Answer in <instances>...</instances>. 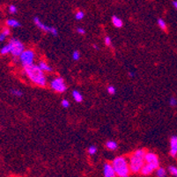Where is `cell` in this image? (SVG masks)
<instances>
[{
	"label": "cell",
	"instance_id": "obj_8",
	"mask_svg": "<svg viewBox=\"0 0 177 177\" xmlns=\"http://www.w3.org/2000/svg\"><path fill=\"white\" fill-rule=\"evenodd\" d=\"M145 162L152 165L155 169L160 166L159 157L157 156V154H155L154 152H146V155H145Z\"/></svg>",
	"mask_w": 177,
	"mask_h": 177
},
{
	"label": "cell",
	"instance_id": "obj_3",
	"mask_svg": "<svg viewBox=\"0 0 177 177\" xmlns=\"http://www.w3.org/2000/svg\"><path fill=\"white\" fill-rule=\"evenodd\" d=\"M112 165L114 166L116 175L119 177H127L130 176V170L129 161L123 156H118L112 161Z\"/></svg>",
	"mask_w": 177,
	"mask_h": 177
},
{
	"label": "cell",
	"instance_id": "obj_15",
	"mask_svg": "<svg viewBox=\"0 0 177 177\" xmlns=\"http://www.w3.org/2000/svg\"><path fill=\"white\" fill-rule=\"evenodd\" d=\"M6 25H7V27H12V28H17V27H20V23L18 20H14V19L7 20H6Z\"/></svg>",
	"mask_w": 177,
	"mask_h": 177
},
{
	"label": "cell",
	"instance_id": "obj_32",
	"mask_svg": "<svg viewBox=\"0 0 177 177\" xmlns=\"http://www.w3.org/2000/svg\"><path fill=\"white\" fill-rule=\"evenodd\" d=\"M6 37H7V36H6L4 33H2V32L0 33V41H4L6 39Z\"/></svg>",
	"mask_w": 177,
	"mask_h": 177
},
{
	"label": "cell",
	"instance_id": "obj_1",
	"mask_svg": "<svg viewBox=\"0 0 177 177\" xmlns=\"http://www.w3.org/2000/svg\"><path fill=\"white\" fill-rule=\"evenodd\" d=\"M24 71L32 83L41 87L46 86L47 79L45 76V72L39 67V65H35L34 64L32 65L24 67Z\"/></svg>",
	"mask_w": 177,
	"mask_h": 177
},
{
	"label": "cell",
	"instance_id": "obj_7",
	"mask_svg": "<svg viewBox=\"0 0 177 177\" xmlns=\"http://www.w3.org/2000/svg\"><path fill=\"white\" fill-rule=\"evenodd\" d=\"M33 20H34V25L38 27V28H40L41 30H42V31H44V32H46V33H50V34H51L54 35V36H57V35H58V31H57V29H56V27L45 25L44 23L41 22V20H40L38 17H34Z\"/></svg>",
	"mask_w": 177,
	"mask_h": 177
},
{
	"label": "cell",
	"instance_id": "obj_13",
	"mask_svg": "<svg viewBox=\"0 0 177 177\" xmlns=\"http://www.w3.org/2000/svg\"><path fill=\"white\" fill-rule=\"evenodd\" d=\"M112 23H113V25H114L115 27H117V28H120V27H122L123 26V20H122L119 17H117V16H116V15H114V16L112 17Z\"/></svg>",
	"mask_w": 177,
	"mask_h": 177
},
{
	"label": "cell",
	"instance_id": "obj_35",
	"mask_svg": "<svg viewBox=\"0 0 177 177\" xmlns=\"http://www.w3.org/2000/svg\"><path fill=\"white\" fill-rule=\"evenodd\" d=\"M94 49H96V50H99V48H98V46H97V45H95V44L94 45Z\"/></svg>",
	"mask_w": 177,
	"mask_h": 177
},
{
	"label": "cell",
	"instance_id": "obj_33",
	"mask_svg": "<svg viewBox=\"0 0 177 177\" xmlns=\"http://www.w3.org/2000/svg\"><path fill=\"white\" fill-rule=\"evenodd\" d=\"M173 5H174V7H175V8L177 10V0H176V1H173Z\"/></svg>",
	"mask_w": 177,
	"mask_h": 177
},
{
	"label": "cell",
	"instance_id": "obj_2",
	"mask_svg": "<svg viewBox=\"0 0 177 177\" xmlns=\"http://www.w3.org/2000/svg\"><path fill=\"white\" fill-rule=\"evenodd\" d=\"M146 150L143 148L136 149L132 155H130L129 159V166L130 173L132 174H138L141 171L142 166L145 164V155Z\"/></svg>",
	"mask_w": 177,
	"mask_h": 177
},
{
	"label": "cell",
	"instance_id": "obj_28",
	"mask_svg": "<svg viewBox=\"0 0 177 177\" xmlns=\"http://www.w3.org/2000/svg\"><path fill=\"white\" fill-rule=\"evenodd\" d=\"M61 106L64 108V109H68L69 107H70V102H69L67 100H63L62 101H61Z\"/></svg>",
	"mask_w": 177,
	"mask_h": 177
},
{
	"label": "cell",
	"instance_id": "obj_10",
	"mask_svg": "<svg viewBox=\"0 0 177 177\" xmlns=\"http://www.w3.org/2000/svg\"><path fill=\"white\" fill-rule=\"evenodd\" d=\"M170 154L174 158L177 156V136H173L170 139Z\"/></svg>",
	"mask_w": 177,
	"mask_h": 177
},
{
	"label": "cell",
	"instance_id": "obj_4",
	"mask_svg": "<svg viewBox=\"0 0 177 177\" xmlns=\"http://www.w3.org/2000/svg\"><path fill=\"white\" fill-rule=\"evenodd\" d=\"M19 57H20V61L22 66L27 67V66L34 64V62L35 59V53L32 50H25Z\"/></svg>",
	"mask_w": 177,
	"mask_h": 177
},
{
	"label": "cell",
	"instance_id": "obj_18",
	"mask_svg": "<svg viewBox=\"0 0 177 177\" xmlns=\"http://www.w3.org/2000/svg\"><path fill=\"white\" fill-rule=\"evenodd\" d=\"M157 23H158L159 27H160L161 30H163V31H166V30H167L166 23V21L164 20L163 19H159V20H157Z\"/></svg>",
	"mask_w": 177,
	"mask_h": 177
},
{
	"label": "cell",
	"instance_id": "obj_5",
	"mask_svg": "<svg viewBox=\"0 0 177 177\" xmlns=\"http://www.w3.org/2000/svg\"><path fill=\"white\" fill-rule=\"evenodd\" d=\"M11 47V53L14 57H19L20 54L25 50V45L17 38H12L9 42Z\"/></svg>",
	"mask_w": 177,
	"mask_h": 177
},
{
	"label": "cell",
	"instance_id": "obj_27",
	"mask_svg": "<svg viewBox=\"0 0 177 177\" xmlns=\"http://www.w3.org/2000/svg\"><path fill=\"white\" fill-rule=\"evenodd\" d=\"M169 104H170V106L171 107H176L177 105V100L176 97H171L170 98V100H169Z\"/></svg>",
	"mask_w": 177,
	"mask_h": 177
},
{
	"label": "cell",
	"instance_id": "obj_17",
	"mask_svg": "<svg viewBox=\"0 0 177 177\" xmlns=\"http://www.w3.org/2000/svg\"><path fill=\"white\" fill-rule=\"evenodd\" d=\"M11 53V47L10 44L7 43L6 45H4L1 50H0V54L1 55H7Z\"/></svg>",
	"mask_w": 177,
	"mask_h": 177
},
{
	"label": "cell",
	"instance_id": "obj_9",
	"mask_svg": "<svg viewBox=\"0 0 177 177\" xmlns=\"http://www.w3.org/2000/svg\"><path fill=\"white\" fill-rule=\"evenodd\" d=\"M103 176L105 177H115L116 176L114 166L112 163H107L104 164L103 166Z\"/></svg>",
	"mask_w": 177,
	"mask_h": 177
},
{
	"label": "cell",
	"instance_id": "obj_21",
	"mask_svg": "<svg viewBox=\"0 0 177 177\" xmlns=\"http://www.w3.org/2000/svg\"><path fill=\"white\" fill-rule=\"evenodd\" d=\"M97 151H98V149H97L95 146H90L87 149V152L89 153V155H94V154H96Z\"/></svg>",
	"mask_w": 177,
	"mask_h": 177
},
{
	"label": "cell",
	"instance_id": "obj_24",
	"mask_svg": "<svg viewBox=\"0 0 177 177\" xmlns=\"http://www.w3.org/2000/svg\"><path fill=\"white\" fill-rule=\"evenodd\" d=\"M8 10H9V13L11 14H17V12H18V8H17V6L14 5V4H11V5L9 6Z\"/></svg>",
	"mask_w": 177,
	"mask_h": 177
},
{
	"label": "cell",
	"instance_id": "obj_31",
	"mask_svg": "<svg viewBox=\"0 0 177 177\" xmlns=\"http://www.w3.org/2000/svg\"><path fill=\"white\" fill-rule=\"evenodd\" d=\"M77 33L80 34H86V30L82 27H78L77 28Z\"/></svg>",
	"mask_w": 177,
	"mask_h": 177
},
{
	"label": "cell",
	"instance_id": "obj_6",
	"mask_svg": "<svg viewBox=\"0 0 177 177\" xmlns=\"http://www.w3.org/2000/svg\"><path fill=\"white\" fill-rule=\"evenodd\" d=\"M50 88L59 94L64 93L67 90V86L64 82V80L61 77H56L50 82Z\"/></svg>",
	"mask_w": 177,
	"mask_h": 177
},
{
	"label": "cell",
	"instance_id": "obj_30",
	"mask_svg": "<svg viewBox=\"0 0 177 177\" xmlns=\"http://www.w3.org/2000/svg\"><path fill=\"white\" fill-rule=\"evenodd\" d=\"M2 33H4L6 36H9L10 34H11V30H10L9 27H5L2 29Z\"/></svg>",
	"mask_w": 177,
	"mask_h": 177
},
{
	"label": "cell",
	"instance_id": "obj_26",
	"mask_svg": "<svg viewBox=\"0 0 177 177\" xmlns=\"http://www.w3.org/2000/svg\"><path fill=\"white\" fill-rule=\"evenodd\" d=\"M80 51H78V50L73 51V53H72V59L75 60V61H78V60H80Z\"/></svg>",
	"mask_w": 177,
	"mask_h": 177
},
{
	"label": "cell",
	"instance_id": "obj_20",
	"mask_svg": "<svg viewBox=\"0 0 177 177\" xmlns=\"http://www.w3.org/2000/svg\"><path fill=\"white\" fill-rule=\"evenodd\" d=\"M11 94H12V95L15 96V97H21L23 95V92L20 89H12Z\"/></svg>",
	"mask_w": 177,
	"mask_h": 177
},
{
	"label": "cell",
	"instance_id": "obj_12",
	"mask_svg": "<svg viewBox=\"0 0 177 177\" xmlns=\"http://www.w3.org/2000/svg\"><path fill=\"white\" fill-rule=\"evenodd\" d=\"M39 67L44 71V72H52L53 71V69L52 67L48 64V63H46V62H44V61H40V63H39Z\"/></svg>",
	"mask_w": 177,
	"mask_h": 177
},
{
	"label": "cell",
	"instance_id": "obj_23",
	"mask_svg": "<svg viewBox=\"0 0 177 177\" xmlns=\"http://www.w3.org/2000/svg\"><path fill=\"white\" fill-rule=\"evenodd\" d=\"M168 172H169V173H170L172 176L177 177V167L176 166H170L168 167Z\"/></svg>",
	"mask_w": 177,
	"mask_h": 177
},
{
	"label": "cell",
	"instance_id": "obj_29",
	"mask_svg": "<svg viewBox=\"0 0 177 177\" xmlns=\"http://www.w3.org/2000/svg\"><path fill=\"white\" fill-rule=\"evenodd\" d=\"M104 43H105L106 46L110 47V46L112 45V40H111V38H110L109 36H106L105 39H104Z\"/></svg>",
	"mask_w": 177,
	"mask_h": 177
},
{
	"label": "cell",
	"instance_id": "obj_19",
	"mask_svg": "<svg viewBox=\"0 0 177 177\" xmlns=\"http://www.w3.org/2000/svg\"><path fill=\"white\" fill-rule=\"evenodd\" d=\"M156 176L159 177H164L166 176V172L165 170V168L159 166L158 168H156Z\"/></svg>",
	"mask_w": 177,
	"mask_h": 177
},
{
	"label": "cell",
	"instance_id": "obj_22",
	"mask_svg": "<svg viewBox=\"0 0 177 177\" xmlns=\"http://www.w3.org/2000/svg\"><path fill=\"white\" fill-rule=\"evenodd\" d=\"M85 17V13L83 11H78L76 14H75V19L77 20H81L84 19Z\"/></svg>",
	"mask_w": 177,
	"mask_h": 177
},
{
	"label": "cell",
	"instance_id": "obj_14",
	"mask_svg": "<svg viewBox=\"0 0 177 177\" xmlns=\"http://www.w3.org/2000/svg\"><path fill=\"white\" fill-rule=\"evenodd\" d=\"M106 147L109 151H116L118 149V144L116 141L109 140L106 143Z\"/></svg>",
	"mask_w": 177,
	"mask_h": 177
},
{
	"label": "cell",
	"instance_id": "obj_34",
	"mask_svg": "<svg viewBox=\"0 0 177 177\" xmlns=\"http://www.w3.org/2000/svg\"><path fill=\"white\" fill-rule=\"evenodd\" d=\"M130 77H133V76H134V73H133V72H130Z\"/></svg>",
	"mask_w": 177,
	"mask_h": 177
},
{
	"label": "cell",
	"instance_id": "obj_11",
	"mask_svg": "<svg viewBox=\"0 0 177 177\" xmlns=\"http://www.w3.org/2000/svg\"><path fill=\"white\" fill-rule=\"evenodd\" d=\"M155 170H156V169H155V168H154L152 165L145 162L144 166H142V168H141L140 173H141L143 176H149V175H151V174H152Z\"/></svg>",
	"mask_w": 177,
	"mask_h": 177
},
{
	"label": "cell",
	"instance_id": "obj_25",
	"mask_svg": "<svg viewBox=\"0 0 177 177\" xmlns=\"http://www.w3.org/2000/svg\"><path fill=\"white\" fill-rule=\"evenodd\" d=\"M107 90H108V93H109L110 95H114V94H116V87L113 86H109Z\"/></svg>",
	"mask_w": 177,
	"mask_h": 177
},
{
	"label": "cell",
	"instance_id": "obj_16",
	"mask_svg": "<svg viewBox=\"0 0 177 177\" xmlns=\"http://www.w3.org/2000/svg\"><path fill=\"white\" fill-rule=\"evenodd\" d=\"M72 97H73V99H74V100L76 101V102H82L83 101V95H82L81 93H80L78 90H74L73 92H72Z\"/></svg>",
	"mask_w": 177,
	"mask_h": 177
}]
</instances>
